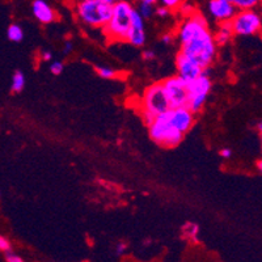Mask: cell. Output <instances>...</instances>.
Segmentation results:
<instances>
[{"instance_id":"6da1fadb","label":"cell","mask_w":262,"mask_h":262,"mask_svg":"<svg viewBox=\"0 0 262 262\" xmlns=\"http://www.w3.org/2000/svg\"><path fill=\"white\" fill-rule=\"evenodd\" d=\"M182 55L188 57L201 69H210L216 58V43L209 23L201 12H191L185 16L177 28L176 36Z\"/></svg>"},{"instance_id":"7a4b0ae2","label":"cell","mask_w":262,"mask_h":262,"mask_svg":"<svg viewBox=\"0 0 262 262\" xmlns=\"http://www.w3.org/2000/svg\"><path fill=\"white\" fill-rule=\"evenodd\" d=\"M134 9V4L128 0H117L112 8L111 18L102 28L105 37L116 42L126 41Z\"/></svg>"},{"instance_id":"3957f363","label":"cell","mask_w":262,"mask_h":262,"mask_svg":"<svg viewBox=\"0 0 262 262\" xmlns=\"http://www.w3.org/2000/svg\"><path fill=\"white\" fill-rule=\"evenodd\" d=\"M170 109V104L165 95L161 81L154 83L144 90L140 102V111H142V119L147 126L155 119L156 116L164 113Z\"/></svg>"},{"instance_id":"277c9868","label":"cell","mask_w":262,"mask_h":262,"mask_svg":"<svg viewBox=\"0 0 262 262\" xmlns=\"http://www.w3.org/2000/svg\"><path fill=\"white\" fill-rule=\"evenodd\" d=\"M112 8L113 6L97 0H79L75 4V13L84 25L102 30L111 18Z\"/></svg>"},{"instance_id":"5b68a950","label":"cell","mask_w":262,"mask_h":262,"mask_svg":"<svg viewBox=\"0 0 262 262\" xmlns=\"http://www.w3.org/2000/svg\"><path fill=\"white\" fill-rule=\"evenodd\" d=\"M148 133L149 138L158 146L165 147V148H173L179 146L185 137L170 123L168 111L155 117V119L148 125Z\"/></svg>"},{"instance_id":"8992f818","label":"cell","mask_w":262,"mask_h":262,"mask_svg":"<svg viewBox=\"0 0 262 262\" xmlns=\"http://www.w3.org/2000/svg\"><path fill=\"white\" fill-rule=\"evenodd\" d=\"M210 69H206L202 74L194 80L188 83V107L193 113H198L205 106L212 88V81L210 78Z\"/></svg>"},{"instance_id":"52a82bcc","label":"cell","mask_w":262,"mask_h":262,"mask_svg":"<svg viewBox=\"0 0 262 262\" xmlns=\"http://www.w3.org/2000/svg\"><path fill=\"white\" fill-rule=\"evenodd\" d=\"M229 24L236 36H253L261 30L262 17L256 9H238Z\"/></svg>"},{"instance_id":"ba28073f","label":"cell","mask_w":262,"mask_h":262,"mask_svg":"<svg viewBox=\"0 0 262 262\" xmlns=\"http://www.w3.org/2000/svg\"><path fill=\"white\" fill-rule=\"evenodd\" d=\"M170 107L188 106V81L180 78L179 75L169 76L161 81Z\"/></svg>"},{"instance_id":"9c48e42d","label":"cell","mask_w":262,"mask_h":262,"mask_svg":"<svg viewBox=\"0 0 262 262\" xmlns=\"http://www.w3.org/2000/svg\"><path fill=\"white\" fill-rule=\"evenodd\" d=\"M168 117L170 123L184 135L190 131L195 122V113H193L188 106L170 107L168 111Z\"/></svg>"},{"instance_id":"30bf717a","label":"cell","mask_w":262,"mask_h":262,"mask_svg":"<svg viewBox=\"0 0 262 262\" xmlns=\"http://www.w3.org/2000/svg\"><path fill=\"white\" fill-rule=\"evenodd\" d=\"M207 11L217 24H223L232 20L238 9L228 0H209Z\"/></svg>"},{"instance_id":"8fae6325","label":"cell","mask_w":262,"mask_h":262,"mask_svg":"<svg viewBox=\"0 0 262 262\" xmlns=\"http://www.w3.org/2000/svg\"><path fill=\"white\" fill-rule=\"evenodd\" d=\"M144 18L138 13L137 9H134L133 16H131L130 28H128L126 41L134 48H143L146 43V25H144Z\"/></svg>"},{"instance_id":"7c38bea8","label":"cell","mask_w":262,"mask_h":262,"mask_svg":"<svg viewBox=\"0 0 262 262\" xmlns=\"http://www.w3.org/2000/svg\"><path fill=\"white\" fill-rule=\"evenodd\" d=\"M176 69L177 75L180 78L184 79L185 81H191L195 78H198L205 70L201 69L200 66L194 63L193 60L189 59L188 57L182 55L181 53H177L176 55Z\"/></svg>"},{"instance_id":"4fadbf2b","label":"cell","mask_w":262,"mask_h":262,"mask_svg":"<svg viewBox=\"0 0 262 262\" xmlns=\"http://www.w3.org/2000/svg\"><path fill=\"white\" fill-rule=\"evenodd\" d=\"M32 13L41 24L48 25L57 20V13L46 0H33Z\"/></svg>"},{"instance_id":"5bb4252c","label":"cell","mask_w":262,"mask_h":262,"mask_svg":"<svg viewBox=\"0 0 262 262\" xmlns=\"http://www.w3.org/2000/svg\"><path fill=\"white\" fill-rule=\"evenodd\" d=\"M233 37L232 28L229 23H223V24H219L216 32L214 33V39L216 46H224L226 43H228L231 41V38Z\"/></svg>"},{"instance_id":"9a60e30c","label":"cell","mask_w":262,"mask_h":262,"mask_svg":"<svg viewBox=\"0 0 262 262\" xmlns=\"http://www.w3.org/2000/svg\"><path fill=\"white\" fill-rule=\"evenodd\" d=\"M7 37L9 41L20 42L24 39V30L18 24H11L7 29Z\"/></svg>"},{"instance_id":"2e32d148","label":"cell","mask_w":262,"mask_h":262,"mask_svg":"<svg viewBox=\"0 0 262 262\" xmlns=\"http://www.w3.org/2000/svg\"><path fill=\"white\" fill-rule=\"evenodd\" d=\"M182 233L185 235V237L190 238L193 242L198 240V235H200V227L198 224L193 223V222H188L182 226Z\"/></svg>"},{"instance_id":"e0dca14e","label":"cell","mask_w":262,"mask_h":262,"mask_svg":"<svg viewBox=\"0 0 262 262\" xmlns=\"http://www.w3.org/2000/svg\"><path fill=\"white\" fill-rule=\"evenodd\" d=\"M25 83H27V80H25V75L21 71H16L12 76V81H11V90L15 93L21 92V91L24 90Z\"/></svg>"},{"instance_id":"ac0fdd59","label":"cell","mask_w":262,"mask_h":262,"mask_svg":"<svg viewBox=\"0 0 262 262\" xmlns=\"http://www.w3.org/2000/svg\"><path fill=\"white\" fill-rule=\"evenodd\" d=\"M95 70L98 76H101L102 79H106V80H113L119 75L117 70L107 67V66H96Z\"/></svg>"},{"instance_id":"d6986e66","label":"cell","mask_w":262,"mask_h":262,"mask_svg":"<svg viewBox=\"0 0 262 262\" xmlns=\"http://www.w3.org/2000/svg\"><path fill=\"white\" fill-rule=\"evenodd\" d=\"M135 9H137L138 13H139V15L142 16L144 20H147V18H151L152 16H155V6H152V4L139 2V3H138V6L135 7Z\"/></svg>"},{"instance_id":"ffe728a7","label":"cell","mask_w":262,"mask_h":262,"mask_svg":"<svg viewBox=\"0 0 262 262\" xmlns=\"http://www.w3.org/2000/svg\"><path fill=\"white\" fill-rule=\"evenodd\" d=\"M262 0H233L232 4L237 9H254L261 4Z\"/></svg>"},{"instance_id":"44dd1931","label":"cell","mask_w":262,"mask_h":262,"mask_svg":"<svg viewBox=\"0 0 262 262\" xmlns=\"http://www.w3.org/2000/svg\"><path fill=\"white\" fill-rule=\"evenodd\" d=\"M159 3H160V6L167 7L168 9H170L173 12V11H176L177 8L181 7V4L184 3V0H159Z\"/></svg>"},{"instance_id":"7402d4cb","label":"cell","mask_w":262,"mask_h":262,"mask_svg":"<svg viewBox=\"0 0 262 262\" xmlns=\"http://www.w3.org/2000/svg\"><path fill=\"white\" fill-rule=\"evenodd\" d=\"M50 72L53 75H55V76H58V75H60L63 72V70H64V64H63V62H60V60H53V62L50 63Z\"/></svg>"},{"instance_id":"603a6c76","label":"cell","mask_w":262,"mask_h":262,"mask_svg":"<svg viewBox=\"0 0 262 262\" xmlns=\"http://www.w3.org/2000/svg\"><path fill=\"white\" fill-rule=\"evenodd\" d=\"M172 13V11L170 9H168L167 7L164 6H158L155 7V16H159V17H168V16Z\"/></svg>"},{"instance_id":"cb8c5ba5","label":"cell","mask_w":262,"mask_h":262,"mask_svg":"<svg viewBox=\"0 0 262 262\" xmlns=\"http://www.w3.org/2000/svg\"><path fill=\"white\" fill-rule=\"evenodd\" d=\"M0 252H11V243L7 237L0 235Z\"/></svg>"},{"instance_id":"d4e9b609","label":"cell","mask_w":262,"mask_h":262,"mask_svg":"<svg viewBox=\"0 0 262 262\" xmlns=\"http://www.w3.org/2000/svg\"><path fill=\"white\" fill-rule=\"evenodd\" d=\"M126 249H127V245L125 243H118L116 245V256L121 257L126 253Z\"/></svg>"},{"instance_id":"484cf974","label":"cell","mask_w":262,"mask_h":262,"mask_svg":"<svg viewBox=\"0 0 262 262\" xmlns=\"http://www.w3.org/2000/svg\"><path fill=\"white\" fill-rule=\"evenodd\" d=\"M6 261L7 262H24V259L21 258L20 256H17V254L11 253V252H7Z\"/></svg>"},{"instance_id":"4316f807","label":"cell","mask_w":262,"mask_h":262,"mask_svg":"<svg viewBox=\"0 0 262 262\" xmlns=\"http://www.w3.org/2000/svg\"><path fill=\"white\" fill-rule=\"evenodd\" d=\"M155 57H156L155 51L149 50V49H146V50H143V53H142V58H143L144 60H152Z\"/></svg>"},{"instance_id":"83f0119b","label":"cell","mask_w":262,"mask_h":262,"mask_svg":"<svg viewBox=\"0 0 262 262\" xmlns=\"http://www.w3.org/2000/svg\"><path fill=\"white\" fill-rule=\"evenodd\" d=\"M161 41H163V43H165V45H172L173 42H174V34L167 33V34H164V36L161 37Z\"/></svg>"},{"instance_id":"f1b7e54d","label":"cell","mask_w":262,"mask_h":262,"mask_svg":"<svg viewBox=\"0 0 262 262\" xmlns=\"http://www.w3.org/2000/svg\"><path fill=\"white\" fill-rule=\"evenodd\" d=\"M41 59L43 60V62H51V60H53V53L49 50H43L41 53Z\"/></svg>"},{"instance_id":"f546056e","label":"cell","mask_w":262,"mask_h":262,"mask_svg":"<svg viewBox=\"0 0 262 262\" xmlns=\"http://www.w3.org/2000/svg\"><path fill=\"white\" fill-rule=\"evenodd\" d=\"M219 155L222 156L223 159H229L232 156V151L229 148H222L221 152H219Z\"/></svg>"},{"instance_id":"4dcf8cb0","label":"cell","mask_w":262,"mask_h":262,"mask_svg":"<svg viewBox=\"0 0 262 262\" xmlns=\"http://www.w3.org/2000/svg\"><path fill=\"white\" fill-rule=\"evenodd\" d=\"M72 48H74V45H72L71 41H66L64 43V49H63V53L67 55V54H70L72 51Z\"/></svg>"},{"instance_id":"1f68e13d","label":"cell","mask_w":262,"mask_h":262,"mask_svg":"<svg viewBox=\"0 0 262 262\" xmlns=\"http://www.w3.org/2000/svg\"><path fill=\"white\" fill-rule=\"evenodd\" d=\"M139 2H143V3L152 4V6H156L159 3V0H139Z\"/></svg>"},{"instance_id":"d6a6232c","label":"cell","mask_w":262,"mask_h":262,"mask_svg":"<svg viewBox=\"0 0 262 262\" xmlns=\"http://www.w3.org/2000/svg\"><path fill=\"white\" fill-rule=\"evenodd\" d=\"M97 2H101V3L109 4V6H113V4L116 3L117 0H97Z\"/></svg>"},{"instance_id":"836d02e7","label":"cell","mask_w":262,"mask_h":262,"mask_svg":"<svg viewBox=\"0 0 262 262\" xmlns=\"http://www.w3.org/2000/svg\"><path fill=\"white\" fill-rule=\"evenodd\" d=\"M257 168H258L259 172H262V159L258 161V163H257Z\"/></svg>"},{"instance_id":"e575fe53","label":"cell","mask_w":262,"mask_h":262,"mask_svg":"<svg viewBox=\"0 0 262 262\" xmlns=\"http://www.w3.org/2000/svg\"><path fill=\"white\" fill-rule=\"evenodd\" d=\"M258 130L261 131V133H262V121H261V122L258 123Z\"/></svg>"},{"instance_id":"d590c367","label":"cell","mask_w":262,"mask_h":262,"mask_svg":"<svg viewBox=\"0 0 262 262\" xmlns=\"http://www.w3.org/2000/svg\"><path fill=\"white\" fill-rule=\"evenodd\" d=\"M261 143H262V133H261Z\"/></svg>"},{"instance_id":"8d00e7d4","label":"cell","mask_w":262,"mask_h":262,"mask_svg":"<svg viewBox=\"0 0 262 262\" xmlns=\"http://www.w3.org/2000/svg\"><path fill=\"white\" fill-rule=\"evenodd\" d=\"M228 2H231V3H232V2H233V0H228Z\"/></svg>"}]
</instances>
